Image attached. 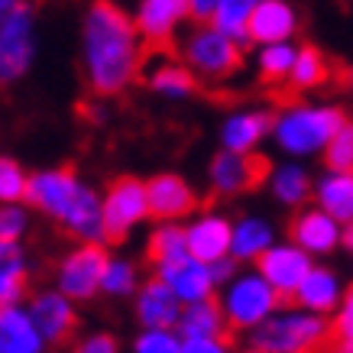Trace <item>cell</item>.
<instances>
[{
  "label": "cell",
  "mask_w": 353,
  "mask_h": 353,
  "mask_svg": "<svg viewBox=\"0 0 353 353\" xmlns=\"http://www.w3.org/2000/svg\"><path fill=\"white\" fill-rule=\"evenodd\" d=\"M143 65L137 20L114 0H94L81 20V72L97 97L123 94Z\"/></svg>",
  "instance_id": "1"
},
{
  "label": "cell",
  "mask_w": 353,
  "mask_h": 353,
  "mask_svg": "<svg viewBox=\"0 0 353 353\" xmlns=\"http://www.w3.org/2000/svg\"><path fill=\"white\" fill-rule=\"evenodd\" d=\"M26 204L43 217L55 221L78 243H108L104 194H97L94 185L85 182L75 169L55 165V169L32 172Z\"/></svg>",
  "instance_id": "2"
},
{
  "label": "cell",
  "mask_w": 353,
  "mask_h": 353,
  "mask_svg": "<svg viewBox=\"0 0 353 353\" xmlns=\"http://www.w3.org/2000/svg\"><path fill=\"white\" fill-rule=\"evenodd\" d=\"M350 120L337 104H318V101H295L285 104L272 117V143L282 156L301 162L311 156H324L331 139L347 127Z\"/></svg>",
  "instance_id": "3"
},
{
  "label": "cell",
  "mask_w": 353,
  "mask_h": 353,
  "mask_svg": "<svg viewBox=\"0 0 353 353\" xmlns=\"http://www.w3.org/2000/svg\"><path fill=\"white\" fill-rule=\"evenodd\" d=\"M334 334L331 321L321 314L289 305L279 308L263 327L250 331V347L259 353H318Z\"/></svg>",
  "instance_id": "4"
},
{
  "label": "cell",
  "mask_w": 353,
  "mask_h": 353,
  "mask_svg": "<svg viewBox=\"0 0 353 353\" xmlns=\"http://www.w3.org/2000/svg\"><path fill=\"white\" fill-rule=\"evenodd\" d=\"M217 301L224 308L227 327L234 331H256L282 308V295H279L256 269H240L224 289L217 292Z\"/></svg>",
  "instance_id": "5"
},
{
  "label": "cell",
  "mask_w": 353,
  "mask_h": 353,
  "mask_svg": "<svg viewBox=\"0 0 353 353\" xmlns=\"http://www.w3.org/2000/svg\"><path fill=\"white\" fill-rule=\"evenodd\" d=\"M182 62L192 68V75L198 81H224L243 62V46H236L230 36H224L208 23V26H198L185 36Z\"/></svg>",
  "instance_id": "6"
},
{
  "label": "cell",
  "mask_w": 353,
  "mask_h": 353,
  "mask_svg": "<svg viewBox=\"0 0 353 353\" xmlns=\"http://www.w3.org/2000/svg\"><path fill=\"white\" fill-rule=\"evenodd\" d=\"M36 62V13L20 3L0 20V85H17Z\"/></svg>",
  "instance_id": "7"
},
{
  "label": "cell",
  "mask_w": 353,
  "mask_h": 353,
  "mask_svg": "<svg viewBox=\"0 0 353 353\" xmlns=\"http://www.w3.org/2000/svg\"><path fill=\"white\" fill-rule=\"evenodd\" d=\"M110 253L104 243H78L55 266V289L75 301H91L101 295V279L108 269Z\"/></svg>",
  "instance_id": "8"
},
{
  "label": "cell",
  "mask_w": 353,
  "mask_h": 353,
  "mask_svg": "<svg viewBox=\"0 0 353 353\" xmlns=\"http://www.w3.org/2000/svg\"><path fill=\"white\" fill-rule=\"evenodd\" d=\"M150 194L146 182L137 175H120L104 192V227L108 240H127L137 227L150 221Z\"/></svg>",
  "instance_id": "9"
},
{
  "label": "cell",
  "mask_w": 353,
  "mask_h": 353,
  "mask_svg": "<svg viewBox=\"0 0 353 353\" xmlns=\"http://www.w3.org/2000/svg\"><path fill=\"white\" fill-rule=\"evenodd\" d=\"M266 175V162L259 156H243V152L217 150L208 162V185L221 198H236V194L253 192Z\"/></svg>",
  "instance_id": "10"
},
{
  "label": "cell",
  "mask_w": 353,
  "mask_h": 353,
  "mask_svg": "<svg viewBox=\"0 0 353 353\" xmlns=\"http://www.w3.org/2000/svg\"><path fill=\"white\" fill-rule=\"evenodd\" d=\"M146 194H150V214L159 224H182L194 217V188L179 172H156L146 179Z\"/></svg>",
  "instance_id": "11"
},
{
  "label": "cell",
  "mask_w": 353,
  "mask_h": 353,
  "mask_svg": "<svg viewBox=\"0 0 353 353\" xmlns=\"http://www.w3.org/2000/svg\"><path fill=\"white\" fill-rule=\"evenodd\" d=\"M253 269L266 279L282 299H295V292H299V285L305 282V276L314 269V256H308V253H305L301 246H295L292 240H279Z\"/></svg>",
  "instance_id": "12"
},
{
  "label": "cell",
  "mask_w": 353,
  "mask_h": 353,
  "mask_svg": "<svg viewBox=\"0 0 353 353\" xmlns=\"http://www.w3.org/2000/svg\"><path fill=\"white\" fill-rule=\"evenodd\" d=\"M289 240L295 246H301L308 256H331L341 250V240H343V224H337L327 211H321L318 204H308L295 211L289 224Z\"/></svg>",
  "instance_id": "13"
},
{
  "label": "cell",
  "mask_w": 353,
  "mask_h": 353,
  "mask_svg": "<svg viewBox=\"0 0 353 353\" xmlns=\"http://www.w3.org/2000/svg\"><path fill=\"white\" fill-rule=\"evenodd\" d=\"M32 324L39 327V334L46 337V343H62L72 337V331L78 327V305L68 295L55 289H39L26 301Z\"/></svg>",
  "instance_id": "14"
},
{
  "label": "cell",
  "mask_w": 353,
  "mask_h": 353,
  "mask_svg": "<svg viewBox=\"0 0 353 353\" xmlns=\"http://www.w3.org/2000/svg\"><path fill=\"white\" fill-rule=\"evenodd\" d=\"M156 276L169 285L182 305H198V301H211L221 292V285L214 282V272L208 263L194 259L192 253L175 263H165V266H156Z\"/></svg>",
  "instance_id": "15"
},
{
  "label": "cell",
  "mask_w": 353,
  "mask_h": 353,
  "mask_svg": "<svg viewBox=\"0 0 353 353\" xmlns=\"http://www.w3.org/2000/svg\"><path fill=\"white\" fill-rule=\"evenodd\" d=\"M188 236V253L201 263H217L230 256V240H234V221L221 211H201L185 224Z\"/></svg>",
  "instance_id": "16"
},
{
  "label": "cell",
  "mask_w": 353,
  "mask_h": 353,
  "mask_svg": "<svg viewBox=\"0 0 353 353\" xmlns=\"http://www.w3.org/2000/svg\"><path fill=\"white\" fill-rule=\"evenodd\" d=\"M272 117L263 108H240L230 110L221 123V150L227 152H243V156H256L263 139L272 137Z\"/></svg>",
  "instance_id": "17"
},
{
  "label": "cell",
  "mask_w": 353,
  "mask_h": 353,
  "mask_svg": "<svg viewBox=\"0 0 353 353\" xmlns=\"http://www.w3.org/2000/svg\"><path fill=\"white\" fill-rule=\"evenodd\" d=\"M185 305L159 276L143 279L139 292L133 295V318L139 327H179Z\"/></svg>",
  "instance_id": "18"
},
{
  "label": "cell",
  "mask_w": 353,
  "mask_h": 353,
  "mask_svg": "<svg viewBox=\"0 0 353 353\" xmlns=\"http://www.w3.org/2000/svg\"><path fill=\"white\" fill-rule=\"evenodd\" d=\"M133 20L143 43L165 46L185 20H192V0H139Z\"/></svg>",
  "instance_id": "19"
},
{
  "label": "cell",
  "mask_w": 353,
  "mask_h": 353,
  "mask_svg": "<svg viewBox=\"0 0 353 353\" xmlns=\"http://www.w3.org/2000/svg\"><path fill=\"white\" fill-rule=\"evenodd\" d=\"M343 292H347V285L341 282V276H337L331 266H318V263H314V269L305 276V282L299 285V292H295L292 301H295L299 308L311 311V314L334 318V311L341 308V301H343Z\"/></svg>",
  "instance_id": "20"
},
{
  "label": "cell",
  "mask_w": 353,
  "mask_h": 353,
  "mask_svg": "<svg viewBox=\"0 0 353 353\" xmlns=\"http://www.w3.org/2000/svg\"><path fill=\"white\" fill-rule=\"evenodd\" d=\"M299 32V13L289 0H263L250 20V43L272 46L292 43Z\"/></svg>",
  "instance_id": "21"
},
{
  "label": "cell",
  "mask_w": 353,
  "mask_h": 353,
  "mask_svg": "<svg viewBox=\"0 0 353 353\" xmlns=\"http://www.w3.org/2000/svg\"><path fill=\"white\" fill-rule=\"evenodd\" d=\"M276 227L272 221L263 214H243L240 221H234V240H230V256L236 263H253L266 256L269 250L276 246Z\"/></svg>",
  "instance_id": "22"
},
{
  "label": "cell",
  "mask_w": 353,
  "mask_h": 353,
  "mask_svg": "<svg viewBox=\"0 0 353 353\" xmlns=\"http://www.w3.org/2000/svg\"><path fill=\"white\" fill-rule=\"evenodd\" d=\"M46 337L32 324L26 305L0 308V353H46Z\"/></svg>",
  "instance_id": "23"
},
{
  "label": "cell",
  "mask_w": 353,
  "mask_h": 353,
  "mask_svg": "<svg viewBox=\"0 0 353 353\" xmlns=\"http://www.w3.org/2000/svg\"><path fill=\"white\" fill-rule=\"evenodd\" d=\"M269 192L282 208L301 211L308 208V201H314V179L301 162H279L276 169H269Z\"/></svg>",
  "instance_id": "24"
},
{
  "label": "cell",
  "mask_w": 353,
  "mask_h": 353,
  "mask_svg": "<svg viewBox=\"0 0 353 353\" xmlns=\"http://www.w3.org/2000/svg\"><path fill=\"white\" fill-rule=\"evenodd\" d=\"M314 204L337 224H353V172L324 169L314 179Z\"/></svg>",
  "instance_id": "25"
},
{
  "label": "cell",
  "mask_w": 353,
  "mask_h": 353,
  "mask_svg": "<svg viewBox=\"0 0 353 353\" xmlns=\"http://www.w3.org/2000/svg\"><path fill=\"white\" fill-rule=\"evenodd\" d=\"M26 282H30V256H26L23 243L0 240V308L23 305Z\"/></svg>",
  "instance_id": "26"
},
{
  "label": "cell",
  "mask_w": 353,
  "mask_h": 353,
  "mask_svg": "<svg viewBox=\"0 0 353 353\" xmlns=\"http://www.w3.org/2000/svg\"><path fill=\"white\" fill-rule=\"evenodd\" d=\"M175 331L182 334V341H217L227 334V318L221 301H198V305H185L182 321Z\"/></svg>",
  "instance_id": "27"
},
{
  "label": "cell",
  "mask_w": 353,
  "mask_h": 353,
  "mask_svg": "<svg viewBox=\"0 0 353 353\" xmlns=\"http://www.w3.org/2000/svg\"><path fill=\"white\" fill-rule=\"evenodd\" d=\"M150 88L162 101H188L198 88V78L185 62H159L150 72Z\"/></svg>",
  "instance_id": "28"
},
{
  "label": "cell",
  "mask_w": 353,
  "mask_h": 353,
  "mask_svg": "<svg viewBox=\"0 0 353 353\" xmlns=\"http://www.w3.org/2000/svg\"><path fill=\"white\" fill-rule=\"evenodd\" d=\"M263 0H221L214 17V30H221L224 36H230L236 46H250V20Z\"/></svg>",
  "instance_id": "29"
},
{
  "label": "cell",
  "mask_w": 353,
  "mask_h": 353,
  "mask_svg": "<svg viewBox=\"0 0 353 353\" xmlns=\"http://www.w3.org/2000/svg\"><path fill=\"white\" fill-rule=\"evenodd\" d=\"M295 59H299V46L295 43L259 46L256 49V72L263 81H269V85H282V81L292 78Z\"/></svg>",
  "instance_id": "30"
},
{
  "label": "cell",
  "mask_w": 353,
  "mask_h": 353,
  "mask_svg": "<svg viewBox=\"0 0 353 353\" xmlns=\"http://www.w3.org/2000/svg\"><path fill=\"white\" fill-rule=\"evenodd\" d=\"M331 75V62L327 55L318 49V46H299V59H295V68H292L289 85L295 91H314L321 88Z\"/></svg>",
  "instance_id": "31"
},
{
  "label": "cell",
  "mask_w": 353,
  "mask_h": 353,
  "mask_svg": "<svg viewBox=\"0 0 353 353\" xmlns=\"http://www.w3.org/2000/svg\"><path fill=\"white\" fill-rule=\"evenodd\" d=\"M143 285V276H139V266L127 256H110L108 269H104V279H101V295L108 299H130L139 292Z\"/></svg>",
  "instance_id": "32"
},
{
  "label": "cell",
  "mask_w": 353,
  "mask_h": 353,
  "mask_svg": "<svg viewBox=\"0 0 353 353\" xmlns=\"http://www.w3.org/2000/svg\"><path fill=\"white\" fill-rule=\"evenodd\" d=\"M150 259L152 266H165L175 259L188 256V236H185V224H156L150 230Z\"/></svg>",
  "instance_id": "33"
},
{
  "label": "cell",
  "mask_w": 353,
  "mask_h": 353,
  "mask_svg": "<svg viewBox=\"0 0 353 353\" xmlns=\"http://www.w3.org/2000/svg\"><path fill=\"white\" fill-rule=\"evenodd\" d=\"M32 172L20 165V159H13L7 152H0V204H20L26 201Z\"/></svg>",
  "instance_id": "34"
},
{
  "label": "cell",
  "mask_w": 353,
  "mask_h": 353,
  "mask_svg": "<svg viewBox=\"0 0 353 353\" xmlns=\"http://www.w3.org/2000/svg\"><path fill=\"white\" fill-rule=\"evenodd\" d=\"M182 334L175 327H139L130 353H182Z\"/></svg>",
  "instance_id": "35"
},
{
  "label": "cell",
  "mask_w": 353,
  "mask_h": 353,
  "mask_svg": "<svg viewBox=\"0 0 353 353\" xmlns=\"http://www.w3.org/2000/svg\"><path fill=\"white\" fill-rule=\"evenodd\" d=\"M26 230H30V204H0V240L23 243Z\"/></svg>",
  "instance_id": "36"
},
{
  "label": "cell",
  "mask_w": 353,
  "mask_h": 353,
  "mask_svg": "<svg viewBox=\"0 0 353 353\" xmlns=\"http://www.w3.org/2000/svg\"><path fill=\"white\" fill-rule=\"evenodd\" d=\"M324 165L334 172H353V123L331 139V146L324 150Z\"/></svg>",
  "instance_id": "37"
},
{
  "label": "cell",
  "mask_w": 353,
  "mask_h": 353,
  "mask_svg": "<svg viewBox=\"0 0 353 353\" xmlns=\"http://www.w3.org/2000/svg\"><path fill=\"white\" fill-rule=\"evenodd\" d=\"M331 327H334V337H337L343 347H353V282L347 285V292H343L341 308L334 311Z\"/></svg>",
  "instance_id": "38"
},
{
  "label": "cell",
  "mask_w": 353,
  "mask_h": 353,
  "mask_svg": "<svg viewBox=\"0 0 353 353\" xmlns=\"http://www.w3.org/2000/svg\"><path fill=\"white\" fill-rule=\"evenodd\" d=\"M72 353H120V341L110 331H91L78 337Z\"/></svg>",
  "instance_id": "39"
},
{
  "label": "cell",
  "mask_w": 353,
  "mask_h": 353,
  "mask_svg": "<svg viewBox=\"0 0 353 353\" xmlns=\"http://www.w3.org/2000/svg\"><path fill=\"white\" fill-rule=\"evenodd\" d=\"M182 353H234V350H230V343L224 337H217V341H185Z\"/></svg>",
  "instance_id": "40"
},
{
  "label": "cell",
  "mask_w": 353,
  "mask_h": 353,
  "mask_svg": "<svg viewBox=\"0 0 353 353\" xmlns=\"http://www.w3.org/2000/svg\"><path fill=\"white\" fill-rule=\"evenodd\" d=\"M217 7H221V0H192V20L198 23V26L214 23Z\"/></svg>",
  "instance_id": "41"
},
{
  "label": "cell",
  "mask_w": 353,
  "mask_h": 353,
  "mask_svg": "<svg viewBox=\"0 0 353 353\" xmlns=\"http://www.w3.org/2000/svg\"><path fill=\"white\" fill-rule=\"evenodd\" d=\"M211 272H214V282L221 285V289H224L227 282H230V279H234L236 272H240V263H236L234 256L217 259V263H211Z\"/></svg>",
  "instance_id": "42"
},
{
  "label": "cell",
  "mask_w": 353,
  "mask_h": 353,
  "mask_svg": "<svg viewBox=\"0 0 353 353\" xmlns=\"http://www.w3.org/2000/svg\"><path fill=\"white\" fill-rule=\"evenodd\" d=\"M341 246L347 250V253H353V224H343V240Z\"/></svg>",
  "instance_id": "43"
},
{
  "label": "cell",
  "mask_w": 353,
  "mask_h": 353,
  "mask_svg": "<svg viewBox=\"0 0 353 353\" xmlns=\"http://www.w3.org/2000/svg\"><path fill=\"white\" fill-rule=\"evenodd\" d=\"M20 3H23V0H0V20H3V17H7L10 10H17Z\"/></svg>",
  "instance_id": "44"
},
{
  "label": "cell",
  "mask_w": 353,
  "mask_h": 353,
  "mask_svg": "<svg viewBox=\"0 0 353 353\" xmlns=\"http://www.w3.org/2000/svg\"><path fill=\"white\" fill-rule=\"evenodd\" d=\"M327 353H353V350H350V347H343V343H341V347H331V350H327Z\"/></svg>",
  "instance_id": "45"
},
{
  "label": "cell",
  "mask_w": 353,
  "mask_h": 353,
  "mask_svg": "<svg viewBox=\"0 0 353 353\" xmlns=\"http://www.w3.org/2000/svg\"><path fill=\"white\" fill-rule=\"evenodd\" d=\"M243 353H259V350H253V347H250V350H243Z\"/></svg>",
  "instance_id": "46"
},
{
  "label": "cell",
  "mask_w": 353,
  "mask_h": 353,
  "mask_svg": "<svg viewBox=\"0 0 353 353\" xmlns=\"http://www.w3.org/2000/svg\"><path fill=\"white\" fill-rule=\"evenodd\" d=\"M350 85H353V75H350Z\"/></svg>",
  "instance_id": "47"
},
{
  "label": "cell",
  "mask_w": 353,
  "mask_h": 353,
  "mask_svg": "<svg viewBox=\"0 0 353 353\" xmlns=\"http://www.w3.org/2000/svg\"><path fill=\"white\" fill-rule=\"evenodd\" d=\"M350 350H353V347H350Z\"/></svg>",
  "instance_id": "48"
}]
</instances>
